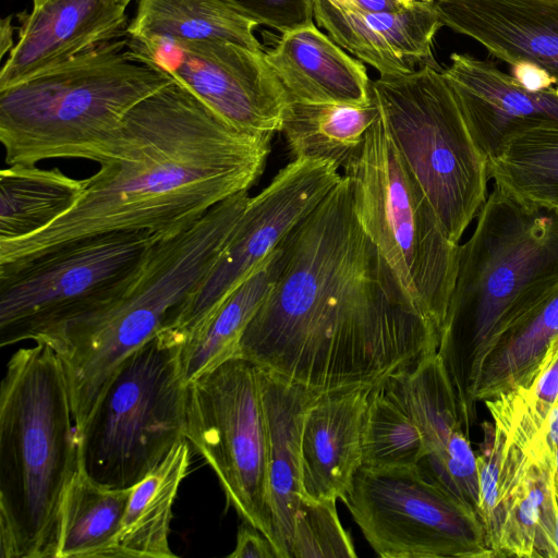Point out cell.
<instances>
[{
	"label": "cell",
	"mask_w": 558,
	"mask_h": 558,
	"mask_svg": "<svg viewBox=\"0 0 558 558\" xmlns=\"http://www.w3.org/2000/svg\"><path fill=\"white\" fill-rule=\"evenodd\" d=\"M85 180L58 168L10 165L0 172V242L31 236L71 210Z\"/></svg>",
	"instance_id": "obj_27"
},
{
	"label": "cell",
	"mask_w": 558,
	"mask_h": 558,
	"mask_svg": "<svg viewBox=\"0 0 558 558\" xmlns=\"http://www.w3.org/2000/svg\"><path fill=\"white\" fill-rule=\"evenodd\" d=\"M130 493L101 486L78 470L61 506L57 558L116 557Z\"/></svg>",
	"instance_id": "obj_29"
},
{
	"label": "cell",
	"mask_w": 558,
	"mask_h": 558,
	"mask_svg": "<svg viewBox=\"0 0 558 558\" xmlns=\"http://www.w3.org/2000/svg\"><path fill=\"white\" fill-rule=\"evenodd\" d=\"M78 470L65 371L37 341L12 354L1 380V558H57L61 506Z\"/></svg>",
	"instance_id": "obj_4"
},
{
	"label": "cell",
	"mask_w": 558,
	"mask_h": 558,
	"mask_svg": "<svg viewBox=\"0 0 558 558\" xmlns=\"http://www.w3.org/2000/svg\"><path fill=\"white\" fill-rule=\"evenodd\" d=\"M259 381L268 429L274 546L279 558H291L294 520L303 496V424L320 393L263 368Z\"/></svg>",
	"instance_id": "obj_21"
},
{
	"label": "cell",
	"mask_w": 558,
	"mask_h": 558,
	"mask_svg": "<svg viewBox=\"0 0 558 558\" xmlns=\"http://www.w3.org/2000/svg\"><path fill=\"white\" fill-rule=\"evenodd\" d=\"M185 438L217 475L228 504L274 545L258 366L235 355L191 380Z\"/></svg>",
	"instance_id": "obj_11"
},
{
	"label": "cell",
	"mask_w": 558,
	"mask_h": 558,
	"mask_svg": "<svg viewBox=\"0 0 558 558\" xmlns=\"http://www.w3.org/2000/svg\"><path fill=\"white\" fill-rule=\"evenodd\" d=\"M336 501L301 498L294 520L291 558H355L351 537L337 514Z\"/></svg>",
	"instance_id": "obj_32"
},
{
	"label": "cell",
	"mask_w": 558,
	"mask_h": 558,
	"mask_svg": "<svg viewBox=\"0 0 558 558\" xmlns=\"http://www.w3.org/2000/svg\"><path fill=\"white\" fill-rule=\"evenodd\" d=\"M426 453L418 426L380 384L373 386L363 418L361 466L411 468L418 465Z\"/></svg>",
	"instance_id": "obj_31"
},
{
	"label": "cell",
	"mask_w": 558,
	"mask_h": 558,
	"mask_svg": "<svg viewBox=\"0 0 558 558\" xmlns=\"http://www.w3.org/2000/svg\"><path fill=\"white\" fill-rule=\"evenodd\" d=\"M342 10L357 12H392L412 5L415 0H328Z\"/></svg>",
	"instance_id": "obj_37"
},
{
	"label": "cell",
	"mask_w": 558,
	"mask_h": 558,
	"mask_svg": "<svg viewBox=\"0 0 558 558\" xmlns=\"http://www.w3.org/2000/svg\"><path fill=\"white\" fill-rule=\"evenodd\" d=\"M157 238L108 232L0 268V345L35 340L116 299Z\"/></svg>",
	"instance_id": "obj_10"
},
{
	"label": "cell",
	"mask_w": 558,
	"mask_h": 558,
	"mask_svg": "<svg viewBox=\"0 0 558 558\" xmlns=\"http://www.w3.org/2000/svg\"><path fill=\"white\" fill-rule=\"evenodd\" d=\"M558 284V209L529 205L494 184L459 246L437 354L463 405L498 335Z\"/></svg>",
	"instance_id": "obj_3"
},
{
	"label": "cell",
	"mask_w": 558,
	"mask_h": 558,
	"mask_svg": "<svg viewBox=\"0 0 558 558\" xmlns=\"http://www.w3.org/2000/svg\"><path fill=\"white\" fill-rule=\"evenodd\" d=\"M13 43V25L12 16H7L1 20L0 24V57L3 59L4 54L10 52L14 47Z\"/></svg>",
	"instance_id": "obj_38"
},
{
	"label": "cell",
	"mask_w": 558,
	"mask_h": 558,
	"mask_svg": "<svg viewBox=\"0 0 558 558\" xmlns=\"http://www.w3.org/2000/svg\"><path fill=\"white\" fill-rule=\"evenodd\" d=\"M356 217L407 296L440 336L456 281L452 242L380 117L344 168Z\"/></svg>",
	"instance_id": "obj_8"
},
{
	"label": "cell",
	"mask_w": 558,
	"mask_h": 558,
	"mask_svg": "<svg viewBox=\"0 0 558 558\" xmlns=\"http://www.w3.org/2000/svg\"><path fill=\"white\" fill-rule=\"evenodd\" d=\"M190 459L189 440L183 439L131 488L116 542V557H175L169 546L172 507L187 474Z\"/></svg>",
	"instance_id": "obj_24"
},
{
	"label": "cell",
	"mask_w": 558,
	"mask_h": 558,
	"mask_svg": "<svg viewBox=\"0 0 558 558\" xmlns=\"http://www.w3.org/2000/svg\"><path fill=\"white\" fill-rule=\"evenodd\" d=\"M511 68L512 77L529 92L542 93L558 86L549 73L533 63L517 62Z\"/></svg>",
	"instance_id": "obj_36"
},
{
	"label": "cell",
	"mask_w": 558,
	"mask_h": 558,
	"mask_svg": "<svg viewBox=\"0 0 558 558\" xmlns=\"http://www.w3.org/2000/svg\"><path fill=\"white\" fill-rule=\"evenodd\" d=\"M442 69L470 132L488 160L518 133L558 122V86L533 93L494 64L465 53H453Z\"/></svg>",
	"instance_id": "obj_17"
},
{
	"label": "cell",
	"mask_w": 558,
	"mask_h": 558,
	"mask_svg": "<svg viewBox=\"0 0 558 558\" xmlns=\"http://www.w3.org/2000/svg\"><path fill=\"white\" fill-rule=\"evenodd\" d=\"M266 60L290 101L366 105L372 81L363 62L313 24L281 35Z\"/></svg>",
	"instance_id": "obj_22"
},
{
	"label": "cell",
	"mask_w": 558,
	"mask_h": 558,
	"mask_svg": "<svg viewBox=\"0 0 558 558\" xmlns=\"http://www.w3.org/2000/svg\"><path fill=\"white\" fill-rule=\"evenodd\" d=\"M341 180L332 163L295 158L250 197L209 274L179 306L170 329L196 331Z\"/></svg>",
	"instance_id": "obj_14"
},
{
	"label": "cell",
	"mask_w": 558,
	"mask_h": 558,
	"mask_svg": "<svg viewBox=\"0 0 558 558\" xmlns=\"http://www.w3.org/2000/svg\"><path fill=\"white\" fill-rule=\"evenodd\" d=\"M442 26L510 65L533 63L558 85V0H435Z\"/></svg>",
	"instance_id": "obj_19"
},
{
	"label": "cell",
	"mask_w": 558,
	"mask_h": 558,
	"mask_svg": "<svg viewBox=\"0 0 558 558\" xmlns=\"http://www.w3.org/2000/svg\"><path fill=\"white\" fill-rule=\"evenodd\" d=\"M372 94L387 131L449 239L459 243L487 199L488 158L442 69L380 75Z\"/></svg>",
	"instance_id": "obj_9"
},
{
	"label": "cell",
	"mask_w": 558,
	"mask_h": 558,
	"mask_svg": "<svg viewBox=\"0 0 558 558\" xmlns=\"http://www.w3.org/2000/svg\"><path fill=\"white\" fill-rule=\"evenodd\" d=\"M515 428L550 454L558 475V401L538 428L525 421H520Z\"/></svg>",
	"instance_id": "obj_35"
},
{
	"label": "cell",
	"mask_w": 558,
	"mask_h": 558,
	"mask_svg": "<svg viewBox=\"0 0 558 558\" xmlns=\"http://www.w3.org/2000/svg\"><path fill=\"white\" fill-rule=\"evenodd\" d=\"M184 336L166 328L114 368L77 434L80 470L97 484L129 489L185 438Z\"/></svg>",
	"instance_id": "obj_7"
},
{
	"label": "cell",
	"mask_w": 558,
	"mask_h": 558,
	"mask_svg": "<svg viewBox=\"0 0 558 558\" xmlns=\"http://www.w3.org/2000/svg\"><path fill=\"white\" fill-rule=\"evenodd\" d=\"M281 246L238 355L324 393L373 387L437 352V331L362 228L345 175Z\"/></svg>",
	"instance_id": "obj_1"
},
{
	"label": "cell",
	"mask_w": 558,
	"mask_h": 558,
	"mask_svg": "<svg viewBox=\"0 0 558 558\" xmlns=\"http://www.w3.org/2000/svg\"><path fill=\"white\" fill-rule=\"evenodd\" d=\"M494 184L536 207L558 209V122L512 136L488 160Z\"/></svg>",
	"instance_id": "obj_30"
},
{
	"label": "cell",
	"mask_w": 558,
	"mask_h": 558,
	"mask_svg": "<svg viewBox=\"0 0 558 558\" xmlns=\"http://www.w3.org/2000/svg\"><path fill=\"white\" fill-rule=\"evenodd\" d=\"M126 44L128 37L101 44L0 89V141L9 166L102 158L130 110L172 81L133 58Z\"/></svg>",
	"instance_id": "obj_6"
},
{
	"label": "cell",
	"mask_w": 558,
	"mask_h": 558,
	"mask_svg": "<svg viewBox=\"0 0 558 558\" xmlns=\"http://www.w3.org/2000/svg\"><path fill=\"white\" fill-rule=\"evenodd\" d=\"M270 142L233 129L172 80L130 110L71 210L36 234L0 242V268L108 232L178 233L248 191Z\"/></svg>",
	"instance_id": "obj_2"
},
{
	"label": "cell",
	"mask_w": 558,
	"mask_h": 558,
	"mask_svg": "<svg viewBox=\"0 0 558 558\" xmlns=\"http://www.w3.org/2000/svg\"><path fill=\"white\" fill-rule=\"evenodd\" d=\"M421 1H425V2H434L435 0H421Z\"/></svg>",
	"instance_id": "obj_41"
},
{
	"label": "cell",
	"mask_w": 558,
	"mask_h": 558,
	"mask_svg": "<svg viewBox=\"0 0 558 558\" xmlns=\"http://www.w3.org/2000/svg\"><path fill=\"white\" fill-rule=\"evenodd\" d=\"M342 501L383 558H492L476 513L418 465L360 466Z\"/></svg>",
	"instance_id": "obj_12"
},
{
	"label": "cell",
	"mask_w": 558,
	"mask_h": 558,
	"mask_svg": "<svg viewBox=\"0 0 558 558\" xmlns=\"http://www.w3.org/2000/svg\"><path fill=\"white\" fill-rule=\"evenodd\" d=\"M314 17L336 44L380 75L408 73L424 65L439 68L433 44L442 24L433 2L415 0L392 12H357L314 0Z\"/></svg>",
	"instance_id": "obj_18"
},
{
	"label": "cell",
	"mask_w": 558,
	"mask_h": 558,
	"mask_svg": "<svg viewBox=\"0 0 558 558\" xmlns=\"http://www.w3.org/2000/svg\"><path fill=\"white\" fill-rule=\"evenodd\" d=\"M378 116L374 97L366 105L289 101L280 132L294 159L326 161L339 169L359 153Z\"/></svg>",
	"instance_id": "obj_26"
},
{
	"label": "cell",
	"mask_w": 558,
	"mask_h": 558,
	"mask_svg": "<svg viewBox=\"0 0 558 558\" xmlns=\"http://www.w3.org/2000/svg\"><path fill=\"white\" fill-rule=\"evenodd\" d=\"M47 0H33V7H38L45 3Z\"/></svg>",
	"instance_id": "obj_39"
},
{
	"label": "cell",
	"mask_w": 558,
	"mask_h": 558,
	"mask_svg": "<svg viewBox=\"0 0 558 558\" xmlns=\"http://www.w3.org/2000/svg\"><path fill=\"white\" fill-rule=\"evenodd\" d=\"M246 17L281 34L313 24L314 0H227Z\"/></svg>",
	"instance_id": "obj_33"
},
{
	"label": "cell",
	"mask_w": 558,
	"mask_h": 558,
	"mask_svg": "<svg viewBox=\"0 0 558 558\" xmlns=\"http://www.w3.org/2000/svg\"><path fill=\"white\" fill-rule=\"evenodd\" d=\"M126 48L136 60L185 86L233 129L270 138L280 132L290 99L264 50L161 37H128Z\"/></svg>",
	"instance_id": "obj_13"
},
{
	"label": "cell",
	"mask_w": 558,
	"mask_h": 558,
	"mask_svg": "<svg viewBox=\"0 0 558 558\" xmlns=\"http://www.w3.org/2000/svg\"><path fill=\"white\" fill-rule=\"evenodd\" d=\"M258 26L227 0H140L126 36L221 40L263 50L254 35Z\"/></svg>",
	"instance_id": "obj_28"
},
{
	"label": "cell",
	"mask_w": 558,
	"mask_h": 558,
	"mask_svg": "<svg viewBox=\"0 0 558 558\" xmlns=\"http://www.w3.org/2000/svg\"><path fill=\"white\" fill-rule=\"evenodd\" d=\"M119 1H121L124 5H126V7H128V4H129L132 0H119Z\"/></svg>",
	"instance_id": "obj_40"
},
{
	"label": "cell",
	"mask_w": 558,
	"mask_h": 558,
	"mask_svg": "<svg viewBox=\"0 0 558 558\" xmlns=\"http://www.w3.org/2000/svg\"><path fill=\"white\" fill-rule=\"evenodd\" d=\"M283 266L281 243L228 296L182 347V368L189 384L239 354L243 332L276 282Z\"/></svg>",
	"instance_id": "obj_25"
},
{
	"label": "cell",
	"mask_w": 558,
	"mask_h": 558,
	"mask_svg": "<svg viewBox=\"0 0 558 558\" xmlns=\"http://www.w3.org/2000/svg\"><path fill=\"white\" fill-rule=\"evenodd\" d=\"M19 40L0 72V89L128 35L119 0H47L19 14Z\"/></svg>",
	"instance_id": "obj_16"
},
{
	"label": "cell",
	"mask_w": 558,
	"mask_h": 558,
	"mask_svg": "<svg viewBox=\"0 0 558 558\" xmlns=\"http://www.w3.org/2000/svg\"><path fill=\"white\" fill-rule=\"evenodd\" d=\"M372 386L320 393L302 432V497L343 499L362 461V427Z\"/></svg>",
	"instance_id": "obj_20"
},
{
	"label": "cell",
	"mask_w": 558,
	"mask_h": 558,
	"mask_svg": "<svg viewBox=\"0 0 558 558\" xmlns=\"http://www.w3.org/2000/svg\"><path fill=\"white\" fill-rule=\"evenodd\" d=\"M558 335V284L507 326L489 347L472 400L486 401L534 380L551 340Z\"/></svg>",
	"instance_id": "obj_23"
},
{
	"label": "cell",
	"mask_w": 558,
	"mask_h": 558,
	"mask_svg": "<svg viewBox=\"0 0 558 558\" xmlns=\"http://www.w3.org/2000/svg\"><path fill=\"white\" fill-rule=\"evenodd\" d=\"M247 192L217 204L186 229L157 238L120 295L37 338L63 364L76 418L89 416L129 353L172 325L179 306L219 258L250 199Z\"/></svg>",
	"instance_id": "obj_5"
},
{
	"label": "cell",
	"mask_w": 558,
	"mask_h": 558,
	"mask_svg": "<svg viewBox=\"0 0 558 558\" xmlns=\"http://www.w3.org/2000/svg\"><path fill=\"white\" fill-rule=\"evenodd\" d=\"M230 558H279L272 543L247 521L238 527L236 544Z\"/></svg>",
	"instance_id": "obj_34"
},
{
	"label": "cell",
	"mask_w": 558,
	"mask_h": 558,
	"mask_svg": "<svg viewBox=\"0 0 558 558\" xmlns=\"http://www.w3.org/2000/svg\"><path fill=\"white\" fill-rule=\"evenodd\" d=\"M418 426L427 450L420 469L478 517L474 420L461 404L441 359L427 355L379 383Z\"/></svg>",
	"instance_id": "obj_15"
}]
</instances>
